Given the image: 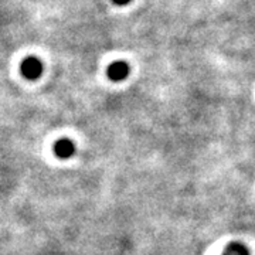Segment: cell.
Listing matches in <instances>:
<instances>
[{
  "instance_id": "1",
  "label": "cell",
  "mask_w": 255,
  "mask_h": 255,
  "mask_svg": "<svg viewBox=\"0 0 255 255\" xmlns=\"http://www.w3.org/2000/svg\"><path fill=\"white\" fill-rule=\"evenodd\" d=\"M21 74L27 80H37L43 73V64L36 57H27L21 63Z\"/></svg>"
},
{
  "instance_id": "2",
  "label": "cell",
  "mask_w": 255,
  "mask_h": 255,
  "mask_svg": "<svg viewBox=\"0 0 255 255\" xmlns=\"http://www.w3.org/2000/svg\"><path fill=\"white\" fill-rule=\"evenodd\" d=\"M107 74H108V78L112 81H124L129 74V65L125 61H115L108 67Z\"/></svg>"
},
{
  "instance_id": "3",
  "label": "cell",
  "mask_w": 255,
  "mask_h": 255,
  "mask_svg": "<svg viewBox=\"0 0 255 255\" xmlns=\"http://www.w3.org/2000/svg\"><path fill=\"white\" fill-rule=\"evenodd\" d=\"M74 152H75V146H74L73 140L64 137V139H60V140L55 142L54 153L57 157L68 159V157H71L74 155Z\"/></svg>"
},
{
  "instance_id": "4",
  "label": "cell",
  "mask_w": 255,
  "mask_h": 255,
  "mask_svg": "<svg viewBox=\"0 0 255 255\" xmlns=\"http://www.w3.org/2000/svg\"><path fill=\"white\" fill-rule=\"evenodd\" d=\"M223 255H250V251L241 243H231L226 248V251L223 253Z\"/></svg>"
},
{
  "instance_id": "5",
  "label": "cell",
  "mask_w": 255,
  "mask_h": 255,
  "mask_svg": "<svg viewBox=\"0 0 255 255\" xmlns=\"http://www.w3.org/2000/svg\"><path fill=\"white\" fill-rule=\"evenodd\" d=\"M115 4H118V6H124V4H127V3H129L130 0H112Z\"/></svg>"
}]
</instances>
